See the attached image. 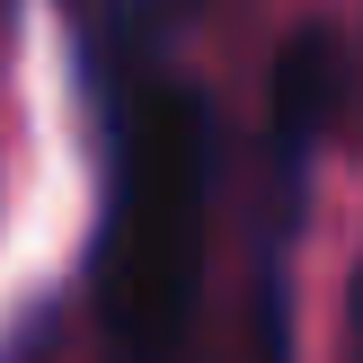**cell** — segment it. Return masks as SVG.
I'll return each mask as SVG.
<instances>
[{"label": "cell", "mask_w": 363, "mask_h": 363, "mask_svg": "<svg viewBox=\"0 0 363 363\" xmlns=\"http://www.w3.org/2000/svg\"><path fill=\"white\" fill-rule=\"evenodd\" d=\"M213 230V116L169 71H124L106 124L98 337L116 363H186Z\"/></svg>", "instance_id": "cell-1"}, {"label": "cell", "mask_w": 363, "mask_h": 363, "mask_svg": "<svg viewBox=\"0 0 363 363\" xmlns=\"http://www.w3.org/2000/svg\"><path fill=\"white\" fill-rule=\"evenodd\" d=\"M337 98H346V53H337L328 27H301L275 53V142L284 151H311L337 124Z\"/></svg>", "instance_id": "cell-2"}]
</instances>
